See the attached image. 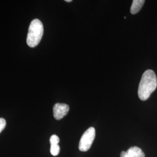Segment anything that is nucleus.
Wrapping results in <instances>:
<instances>
[{
    "label": "nucleus",
    "instance_id": "obj_10",
    "mask_svg": "<svg viewBox=\"0 0 157 157\" xmlns=\"http://www.w3.org/2000/svg\"><path fill=\"white\" fill-rule=\"evenodd\" d=\"M65 1H66V2H71V1H72V0H65Z\"/></svg>",
    "mask_w": 157,
    "mask_h": 157
},
{
    "label": "nucleus",
    "instance_id": "obj_6",
    "mask_svg": "<svg viewBox=\"0 0 157 157\" xmlns=\"http://www.w3.org/2000/svg\"><path fill=\"white\" fill-rule=\"evenodd\" d=\"M145 1L144 0H134L130 8V12L132 14H136L140 11L142 6L144 5Z\"/></svg>",
    "mask_w": 157,
    "mask_h": 157
},
{
    "label": "nucleus",
    "instance_id": "obj_1",
    "mask_svg": "<svg viewBox=\"0 0 157 157\" xmlns=\"http://www.w3.org/2000/svg\"><path fill=\"white\" fill-rule=\"evenodd\" d=\"M157 87V78L155 72L148 69L142 75L138 89V95L142 101L147 100Z\"/></svg>",
    "mask_w": 157,
    "mask_h": 157
},
{
    "label": "nucleus",
    "instance_id": "obj_4",
    "mask_svg": "<svg viewBox=\"0 0 157 157\" xmlns=\"http://www.w3.org/2000/svg\"><path fill=\"white\" fill-rule=\"evenodd\" d=\"M69 111V107L66 104L56 103L53 107L54 117L56 120H60L65 117Z\"/></svg>",
    "mask_w": 157,
    "mask_h": 157
},
{
    "label": "nucleus",
    "instance_id": "obj_8",
    "mask_svg": "<svg viewBox=\"0 0 157 157\" xmlns=\"http://www.w3.org/2000/svg\"><path fill=\"white\" fill-rule=\"evenodd\" d=\"M50 142L51 146L58 145L59 142V139L58 136L56 135H52L51 136Z\"/></svg>",
    "mask_w": 157,
    "mask_h": 157
},
{
    "label": "nucleus",
    "instance_id": "obj_9",
    "mask_svg": "<svg viewBox=\"0 0 157 157\" xmlns=\"http://www.w3.org/2000/svg\"><path fill=\"white\" fill-rule=\"evenodd\" d=\"M6 121L4 118H0V133L6 128Z\"/></svg>",
    "mask_w": 157,
    "mask_h": 157
},
{
    "label": "nucleus",
    "instance_id": "obj_7",
    "mask_svg": "<svg viewBox=\"0 0 157 157\" xmlns=\"http://www.w3.org/2000/svg\"><path fill=\"white\" fill-rule=\"evenodd\" d=\"M60 151V147L58 145H54V146H51L50 152L51 154L53 156H56L59 154Z\"/></svg>",
    "mask_w": 157,
    "mask_h": 157
},
{
    "label": "nucleus",
    "instance_id": "obj_3",
    "mask_svg": "<svg viewBox=\"0 0 157 157\" xmlns=\"http://www.w3.org/2000/svg\"><path fill=\"white\" fill-rule=\"evenodd\" d=\"M95 136V130L94 128L91 127L87 129L80 139L78 145L79 150L83 152L88 151L94 140Z\"/></svg>",
    "mask_w": 157,
    "mask_h": 157
},
{
    "label": "nucleus",
    "instance_id": "obj_5",
    "mask_svg": "<svg viewBox=\"0 0 157 157\" xmlns=\"http://www.w3.org/2000/svg\"><path fill=\"white\" fill-rule=\"evenodd\" d=\"M121 157H145V154L142 150L138 147H132L126 151L121 153Z\"/></svg>",
    "mask_w": 157,
    "mask_h": 157
},
{
    "label": "nucleus",
    "instance_id": "obj_2",
    "mask_svg": "<svg viewBox=\"0 0 157 157\" xmlns=\"http://www.w3.org/2000/svg\"><path fill=\"white\" fill-rule=\"evenodd\" d=\"M44 28L38 19L33 20L29 26L26 42L30 47H35L39 44L43 35Z\"/></svg>",
    "mask_w": 157,
    "mask_h": 157
}]
</instances>
